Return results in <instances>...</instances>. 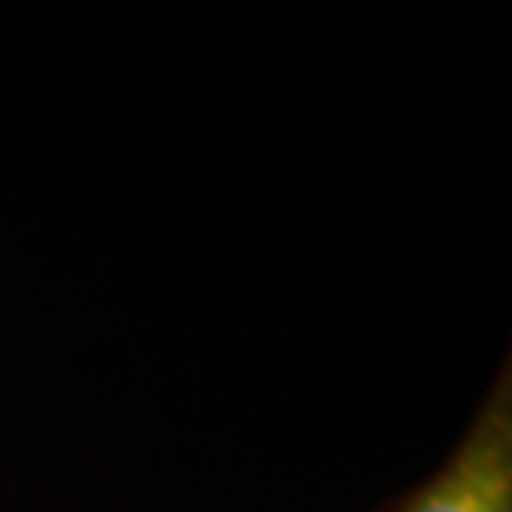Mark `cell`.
<instances>
[{
    "instance_id": "6da1fadb",
    "label": "cell",
    "mask_w": 512,
    "mask_h": 512,
    "mask_svg": "<svg viewBox=\"0 0 512 512\" xmlns=\"http://www.w3.org/2000/svg\"><path fill=\"white\" fill-rule=\"evenodd\" d=\"M370 512H512L509 356L496 366L449 453L419 483L386 496Z\"/></svg>"
}]
</instances>
